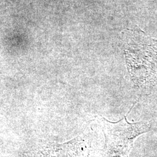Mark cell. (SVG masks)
I'll use <instances>...</instances> for the list:
<instances>
[{
    "label": "cell",
    "instance_id": "cell-1",
    "mask_svg": "<svg viewBox=\"0 0 157 157\" xmlns=\"http://www.w3.org/2000/svg\"><path fill=\"white\" fill-rule=\"evenodd\" d=\"M127 116L117 122L101 117L105 146L102 157H128L135 140L149 131L151 124L147 121L129 123Z\"/></svg>",
    "mask_w": 157,
    "mask_h": 157
}]
</instances>
